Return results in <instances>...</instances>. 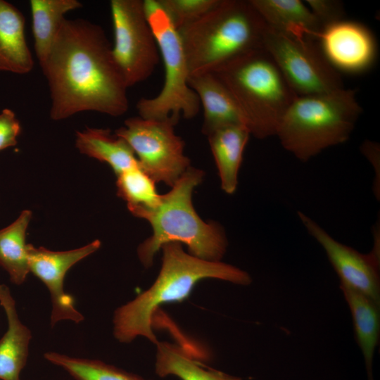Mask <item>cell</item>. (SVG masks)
Wrapping results in <instances>:
<instances>
[{
    "instance_id": "cell-1",
    "label": "cell",
    "mask_w": 380,
    "mask_h": 380,
    "mask_svg": "<svg viewBox=\"0 0 380 380\" xmlns=\"http://www.w3.org/2000/svg\"><path fill=\"white\" fill-rule=\"evenodd\" d=\"M39 65L49 89L53 120L84 111L118 117L128 110V87L99 25L65 18Z\"/></svg>"
},
{
    "instance_id": "cell-2",
    "label": "cell",
    "mask_w": 380,
    "mask_h": 380,
    "mask_svg": "<svg viewBox=\"0 0 380 380\" xmlns=\"http://www.w3.org/2000/svg\"><path fill=\"white\" fill-rule=\"evenodd\" d=\"M160 249L162 264L155 281L114 312L113 333L120 343H129L142 336L156 344L158 340L153 331L155 312L164 304L184 301L203 279H217L241 286L252 282L247 272L221 261L196 258L186 253L180 243H167Z\"/></svg>"
},
{
    "instance_id": "cell-3",
    "label": "cell",
    "mask_w": 380,
    "mask_h": 380,
    "mask_svg": "<svg viewBox=\"0 0 380 380\" xmlns=\"http://www.w3.org/2000/svg\"><path fill=\"white\" fill-rule=\"evenodd\" d=\"M204 172L190 166L172 186L160 196L159 204L151 209L133 214L146 220L153 229L152 235L137 248L141 264L148 268L155 255L165 243H184L188 253L208 261H221L228 246L222 227L215 222H204L192 203L194 189L203 180Z\"/></svg>"
},
{
    "instance_id": "cell-4",
    "label": "cell",
    "mask_w": 380,
    "mask_h": 380,
    "mask_svg": "<svg viewBox=\"0 0 380 380\" xmlns=\"http://www.w3.org/2000/svg\"><path fill=\"white\" fill-rule=\"evenodd\" d=\"M266 29L249 0H220L201 18L178 30L189 76L213 73L262 48Z\"/></svg>"
},
{
    "instance_id": "cell-5",
    "label": "cell",
    "mask_w": 380,
    "mask_h": 380,
    "mask_svg": "<svg viewBox=\"0 0 380 380\" xmlns=\"http://www.w3.org/2000/svg\"><path fill=\"white\" fill-rule=\"evenodd\" d=\"M362 111L353 89L297 96L275 136L286 151L306 162L326 148L346 142Z\"/></svg>"
},
{
    "instance_id": "cell-6",
    "label": "cell",
    "mask_w": 380,
    "mask_h": 380,
    "mask_svg": "<svg viewBox=\"0 0 380 380\" xmlns=\"http://www.w3.org/2000/svg\"><path fill=\"white\" fill-rule=\"evenodd\" d=\"M213 73L232 94L251 134L258 139L276 135L284 114L297 95L264 47Z\"/></svg>"
},
{
    "instance_id": "cell-7",
    "label": "cell",
    "mask_w": 380,
    "mask_h": 380,
    "mask_svg": "<svg viewBox=\"0 0 380 380\" xmlns=\"http://www.w3.org/2000/svg\"><path fill=\"white\" fill-rule=\"evenodd\" d=\"M144 7L163 59L165 80L155 97L138 101V113L144 119L172 118L177 123L180 115L191 119L198 113L201 105L188 83L189 72L179 32L158 0H144Z\"/></svg>"
},
{
    "instance_id": "cell-8",
    "label": "cell",
    "mask_w": 380,
    "mask_h": 380,
    "mask_svg": "<svg viewBox=\"0 0 380 380\" xmlns=\"http://www.w3.org/2000/svg\"><path fill=\"white\" fill-rule=\"evenodd\" d=\"M315 39L290 35L267 25L263 47L297 96L317 95L345 88Z\"/></svg>"
},
{
    "instance_id": "cell-9",
    "label": "cell",
    "mask_w": 380,
    "mask_h": 380,
    "mask_svg": "<svg viewBox=\"0 0 380 380\" xmlns=\"http://www.w3.org/2000/svg\"><path fill=\"white\" fill-rule=\"evenodd\" d=\"M176 124L172 118L133 117L115 132L129 145L140 167L155 182L171 187L190 167L184 153V141L175 132Z\"/></svg>"
},
{
    "instance_id": "cell-10",
    "label": "cell",
    "mask_w": 380,
    "mask_h": 380,
    "mask_svg": "<svg viewBox=\"0 0 380 380\" xmlns=\"http://www.w3.org/2000/svg\"><path fill=\"white\" fill-rule=\"evenodd\" d=\"M112 52L127 87L147 80L159 63L158 44L142 0H111Z\"/></svg>"
},
{
    "instance_id": "cell-11",
    "label": "cell",
    "mask_w": 380,
    "mask_h": 380,
    "mask_svg": "<svg viewBox=\"0 0 380 380\" xmlns=\"http://www.w3.org/2000/svg\"><path fill=\"white\" fill-rule=\"evenodd\" d=\"M101 245V241L96 239L77 248L55 251L27 244L30 272L45 285L50 293L51 327L63 320L76 324L84 320L83 315L75 306L74 297L64 289V280L72 266L95 253Z\"/></svg>"
},
{
    "instance_id": "cell-12",
    "label": "cell",
    "mask_w": 380,
    "mask_h": 380,
    "mask_svg": "<svg viewBox=\"0 0 380 380\" xmlns=\"http://www.w3.org/2000/svg\"><path fill=\"white\" fill-rule=\"evenodd\" d=\"M298 217L308 234L324 249L340 284L357 291L380 305L379 254H363L334 239L305 213Z\"/></svg>"
},
{
    "instance_id": "cell-13",
    "label": "cell",
    "mask_w": 380,
    "mask_h": 380,
    "mask_svg": "<svg viewBox=\"0 0 380 380\" xmlns=\"http://www.w3.org/2000/svg\"><path fill=\"white\" fill-rule=\"evenodd\" d=\"M329 63L336 70L360 73L376 61L377 44L372 32L364 25L341 20L323 27L314 35Z\"/></svg>"
},
{
    "instance_id": "cell-14",
    "label": "cell",
    "mask_w": 380,
    "mask_h": 380,
    "mask_svg": "<svg viewBox=\"0 0 380 380\" xmlns=\"http://www.w3.org/2000/svg\"><path fill=\"white\" fill-rule=\"evenodd\" d=\"M188 83L196 94L203 109V134L207 136L227 125L246 127L243 115L232 94L214 73L190 75Z\"/></svg>"
},
{
    "instance_id": "cell-15",
    "label": "cell",
    "mask_w": 380,
    "mask_h": 380,
    "mask_svg": "<svg viewBox=\"0 0 380 380\" xmlns=\"http://www.w3.org/2000/svg\"><path fill=\"white\" fill-rule=\"evenodd\" d=\"M0 305L7 319V329L0 339V380H20L32 332L19 319L15 301L4 284H0Z\"/></svg>"
},
{
    "instance_id": "cell-16",
    "label": "cell",
    "mask_w": 380,
    "mask_h": 380,
    "mask_svg": "<svg viewBox=\"0 0 380 380\" xmlns=\"http://www.w3.org/2000/svg\"><path fill=\"white\" fill-rule=\"evenodd\" d=\"M33 67L25 34V18L15 6L0 0V71L24 75Z\"/></svg>"
},
{
    "instance_id": "cell-17",
    "label": "cell",
    "mask_w": 380,
    "mask_h": 380,
    "mask_svg": "<svg viewBox=\"0 0 380 380\" xmlns=\"http://www.w3.org/2000/svg\"><path fill=\"white\" fill-rule=\"evenodd\" d=\"M155 372L161 378L174 376L181 380H242L208 367L197 352L166 341L156 343Z\"/></svg>"
},
{
    "instance_id": "cell-18",
    "label": "cell",
    "mask_w": 380,
    "mask_h": 380,
    "mask_svg": "<svg viewBox=\"0 0 380 380\" xmlns=\"http://www.w3.org/2000/svg\"><path fill=\"white\" fill-rule=\"evenodd\" d=\"M250 135L248 129L242 125L224 126L207 135L222 189L228 194L237 189L238 174Z\"/></svg>"
},
{
    "instance_id": "cell-19",
    "label": "cell",
    "mask_w": 380,
    "mask_h": 380,
    "mask_svg": "<svg viewBox=\"0 0 380 380\" xmlns=\"http://www.w3.org/2000/svg\"><path fill=\"white\" fill-rule=\"evenodd\" d=\"M350 309L356 342L362 352L367 380H374L373 360L379 341V305L350 287L340 284Z\"/></svg>"
},
{
    "instance_id": "cell-20",
    "label": "cell",
    "mask_w": 380,
    "mask_h": 380,
    "mask_svg": "<svg viewBox=\"0 0 380 380\" xmlns=\"http://www.w3.org/2000/svg\"><path fill=\"white\" fill-rule=\"evenodd\" d=\"M249 1L266 25L277 31L313 39L322 29L305 2L300 0Z\"/></svg>"
},
{
    "instance_id": "cell-21",
    "label": "cell",
    "mask_w": 380,
    "mask_h": 380,
    "mask_svg": "<svg viewBox=\"0 0 380 380\" xmlns=\"http://www.w3.org/2000/svg\"><path fill=\"white\" fill-rule=\"evenodd\" d=\"M75 146L81 153L107 163L116 176L139 165L129 145L108 129L86 127L77 131Z\"/></svg>"
},
{
    "instance_id": "cell-22",
    "label": "cell",
    "mask_w": 380,
    "mask_h": 380,
    "mask_svg": "<svg viewBox=\"0 0 380 380\" xmlns=\"http://www.w3.org/2000/svg\"><path fill=\"white\" fill-rule=\"evenodd\" d=\"M34 49L39 65L48 56L70 11L82 7L78 0H30Z\"/></svg>"
},
{
    "instance_id": "cell-23",
    "label": "cell",
    "mask_w": 380,
    "mask_h": 380,
    "mask_svg": "<svg viewBox=\"0 0 380 380\" xmlns=\"http://www.w3.org/2000/svg\"><path fill=\"white\" fill-rule=\"evenodd\" d=\"M31 219L32 212L25 210L10 225L0 229V266L15 285L23 284L30 273L26 234Z\"/></svg>"
},
{
    "instance_id": "cell-24",
    "label": "cell",
    "mask_w": 380,
    "mask_h": 380,
    "mask_svg": "<svg viewBox=\"0 0 380 380\" xmlns=\"http://www.w3.org/2000/svg\"><path fill=\"white\" fill-rule=\"evenodd\" d=\"M44 357L75 380H148L99 360L75 357L53 351L45 353Z\"/></svg>"
},
{
    "instance_id": "cell-25",
    "label": "cell",
    "mask_w": 380,
    "mask_h": 380,
    "mask_svg": "<svg viewBox=\"0 0 380 380\" xmlns=\"http://www.w3.org/2000/svg\"><path fill=\"white\" fill-rule=\"evenodd\" d=\"M116 186L118 194L127 202L132 213L156 207L160 201L155 182L137 165L119 174Z\"/></svg>"
},
{
    "instance_id": "cell-26",
    "label": "cell",
    "mask_w": 380,
    "mask_h": 380,
    "mask_svg": "<svg viewBox=\"0 0 380 380\" xmlns=\"http://www.w3.org/2000/svg\"><path fill=\"white\" fill-rule=\"evenodd\" d=\"M178 31L213 8L220 0H158Z\"/></svg>"
},
{
    "instance_id": "cell-27",
    "label": "cell",
    "mask_w": 380,
    "mask_h": 380,
    "mask_svg": "<svg viewBox=\"0 0 380 380\" xmlns=\"http://www.w3.org/2000/svg\"><path fill=\"white\" fill-rule=\"evenodd\" d=\"M309 7L321 27L343 19V4L336 0H307Z\"/></svg>"
},
{
    "instance_id": "cell-28",
    "label": "cell",
    "mask_w": 380,
    "mask_h": 380,
    "mask_svg": "<svg viewBox=\"0 0 380 380\" xmlns=\"http://www.w3.org/2000/svg\"><path fill=\"white\" fill-rule=\"evenodd\" d=\"M21 126L15 113L5 108L0 113V151L15 146Z\"/></svg>"
},
{
    "instance_id": "cell-29",
    "label": "cell",
    "mask_w": 380,
    "mask_h": 380,
    "mask_svg": "<svg viewBox=\"0 0 380 380\" xmlns=\"http://www.w3.org/2000/svg\"><path fill=\"white\" fill-rule=\"evenodd\" d=\"M361 151L375 167V170L377 171V161H379V145L367 140L362 144Z\"/></svg>"
}]
</instances>
